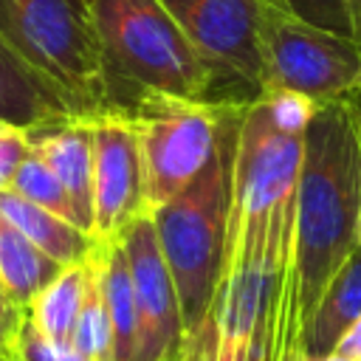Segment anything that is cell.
I'll return each instance as SVG.
<instances>
[{
  "label": "cell",
  "mask_w": 361,
  "mask_h": 361,
  "mask_svg": "<svg viewBox=\"0 0 361 361\" xmlns=\"http://www.w3.org/2000/svg\"><path fill=\"white\" fill-rule=\"evenodd\" d=\"M358 245L361 155L353 102H327L319 104L305 130L293 223L259 361H302L305 327L330 279Z\"/></svg>",
  "instance_id": "obj_1"
},
{
  "label": "cell",
  "mask_w": 361,
  "mask_h": 361,
  "mask_svg": "<svg viewBox=\"0 0 361 361\" xmlns=\"http://www.w3.org/2000/svg\"><path fill=\"white\" fill-rule=\"evenodd\" d=\"M110 110L141 102H214V79L161 0H90Z\"/></svg>",
  "instance_id": "obj_2"
},
{
  "label": "cell",
  "mask_w": 361,
  "mask_h": 361,
  "mask_svg": "<svg viewBox=\"0 0 361 361\" xmlns=\"http://www.w3.org/2000/svg\"><path fill=\"white\" fill-rule=\"evenodd\" d=\"M245 104L223 130V138L200 175L172 200L149 212L161 254L172 274L186 338L192 341L212 307L231 200V158Z\"/></svg>",
  "instance_id": "obj_3"
},
{
  "label": "cell",
  "mask_w": 361,
  "mask_h": 361,
  "mask_svg": "<svg viewBox=\"0 0 361 361\" xmlns=\"http://www.w3.org/2000/svg\"><path fill=\"white\" fill-rule=\"evenodd\" d=\"M11 45L79 116L110 113L90 0H6Z\"/></svg>",
  "instance_id": "obj_4"
},
{
  "label": "cell",
  "mask_w": 361,
  "mask_h": 361,
  "mask_svg": "<svg viewBox=\"0 0 361 361\" xmlns=\"http://www.w3.org/2000/svg\"><path fill=\"white\" fill-rule=\"evenodd\" d=\"M248 102H172L149 99L127 113L135 124L144 161L147 214L183 192L214 155L223 130Z\"/></svg>",
  "instance_id": "obj_5"
},
{
  "label": "cell",
  "mask_w": 361,
  "mask_h": 361,
  "mask_svg": "<svg viewBox=\"0 0 361 361\" xmlns=\"http://www.w3.org/2000/svg\"><path fill=\"white\" fill-rule=\"evenodd\" d=\"M262 90H293L316 104L361 99V45L271 6L262 17Z\"/></svg>",
  "instance_id": "obj_6"
},
{
  "label": "cell",
  "mask_w": 361,
  "mask_h": 361,
  "mask_svg": "<svg viewBox=\"0 0 361 361\" xmlns=\"http://www.w3.org/2000/svg\"><path fill=\"white\" fill-rule=\"evenodd\" d=\"M214 79V102L262 90V0H161Z\"/></svg>",
  "instance_id": "obj_7"
},
{
  "label": "cell",
  "mask_w": 361,
  "mask_h": 361,
  "mask_svg": "<svg viewBox=\"0 0 361 361\" xmlns=\"http://www.w3.org/2000/svg\"><path fill=\"white\" fill-rule=\"evenodd\" d=\"M93 118V237L96 243L121 237L141 214L144 161L135 124L127 113H99Z\"/></svg>",
  "instance_id": "obj_8"
},
{
  "label": "cell",
  "mask_w": 361,
  "mask_h": 361,
  "mask_svg": "<svg viewBox=\"0 0 361 361\" xmlns=\"http://www.w3.org/2000/svg\"><path fill=\"white\" fill-rule=\"evenodd\" d=\"M127 257L135 305L141 316V358L138 361H175L186 353V330L180 319L178 290L166 259L161 254L149 214H141L121 237Z\"/></svg>",
  "instance_id": "obj_9"
},
{
  "label": "cell",
  "mask_w": 361,
  "mask_h": 361,
  "mask_svg": "<svg viewBox=\"0 0 361 361\" xmlns=\"http://www.w3.org/2000/svg\"><path fill=\"white\" fill-rule=\"evenodd\" d=\"M37 152L68 192L79 226L93 234V118L71 116L28 130Z\"/></svg>",
  "instance_id": "obj_10"
},
{
  "label": "cell",
  "mask_w": 361,
  "mask_h": 361,
  "mask_svg": "<svg viewBox=\"0 0 361 361\" xmlns=\"http://www.w3.org/2000/svg\"><path fill=\"white\" fill-rule=\"evenodd\" d=\"M79 116L71 99L0 37V121L34 130Z\"/></svg>",
  "instance_id": "obj_11"
},
{
  "label": "cell",
  "mask_w": 361,
  "mask_h": 361,
  "mask_svg": "<svg viewBox=\"0 0 361 361\" xmlns=\"http://www.w3.org/2000/svg\"><path fill=\"white\" fill-rule=\"evenodd\" d=\"M102 299L113 333V361H138L141 358V316L135 305V290L127 268L121 240L96 243L93 251Z\"/></svg>",
  "instance_id": "obj_12"
},
{
  "label": "cell",
  "mask_w": 361,
  "mask_h": 361,
  "mask_svg": "<svg viewBox=\"0 0 361 361\" xmlns=\"http://www.w3.org/2000/svg\"><path fill=\"white\" fill-rule=\"evenodd\" d=\"M358 316H361V245L350 254V259L338 268V274L330 279L327 290L322 293L302 336V361L333 353Z\"/></svg>",
  "instance_id": "obj_13"
},
{
  "label": "cell",
  "mask_w": 361,
  "mask_h": 361,
  "mask_svg": "<svg viewBox=\"0 0 361 361\" xmlns=\"http://www.w3.org/2000/svg\"><path fill=\"white\" fill-rule=\"evenodd\" d=\"M0 214L6 220H11L42 254H48L62 268L85 262L96 248L93 234H87L76 223H68V220H62L45 209L28 203L14 189L0 192Z\"/></svg>",
  "instance_id": "obj_14"
},
{
  "label": "cell",
  "mask_w": 361,
  "mask_h": 361,
  "mask_svg": "<svg viewBox=\"0 0 361 361\" xmlns=\"http://www.w3.org/2000/svg\"><path fill=\"white\" fill-rule=\"evenodd\" d=\"M87 276H90L87 259L76 265H65L28 305V319L54 344L73 347V333H76V322L82 313Z\"/></svg>",
  "instance_id": "obj_15"
},
{
  "label": "cell",
  "mask_w": 361,
  "mask_h": 361,
  "mask_svg": "<svg viewBox=\"0 0 361 361\" xmlns=\"http://www.w3.org/2000/svg\"><path fill=\"white\" fill-rule=\"evenodd\" d=\"M59 271V262L42 254L11 220L0 214V282L20 307H28Z\"/></svg>",
  "instance_id": "obj_16"
},
{
  "label": "cell",
  "mask_w": 361,
  "mask_h": 361,
  "mask_svg": "<svg viewBox=\"0 0 361 361\" xmlns=\"http://www.w3.org/2000/svg\"><path fill=\"white\" fill-rule=\"evenodd\" d=\"M87 262H90V276H87V290H85L82 313L73 333V347L85 361H113V333H110V319L102 299L93 254L87 257Z\"/></svg>",
  "instance_id": "obj_17"
},
{
  "label": "cell",
  "mask_w": 361,
  "mask_h": 361,
  "mask_svg": "<svg viewBox=\"0 0 361 361\" xmlns=\"http://www.w3.org/2000/svg\"><path fill=\"white\" fill-rule=\"evenodd\" d=\"M307 25L350 37L361 45V0H262Z\"/></svg>",
  "instance_id": "obj_18"
},
{
  "label": "cell",
  "mask_w": 361,
  "mask_h": 361,
  "mask_svg": "<svg viewBox=\"0 0 361 361\" xmlns=\"http://www.w3.org/2000/svg\"><path fill=\"white\" fill-rule=\"evenodd\" d=\"M11 189H14L20 197H25L28 203H34V206H39V209H45V212H51V214H56V217H62V220L79 226L68 192L62 189L59 178L48 169V164H45L37 152H31V155L23 161V166H20L17 175H14ZM79 228H82V226H79Z\"/></svg>",
  "instance_id": "obj_19"
},
{
  "label": "cell",
  "mask_w": 361,
  "mask_h": 361,
  "mask_svg": "<svg viewBox=\"0 0 361 361\" xmlns=\"http://www.w3.org/2000/svg\"><path fill=\"white\" fill-rule=\"evenodd\" d=\"M28 155H31L28 130L0 121V192L11 189L17 169Z\"/></svg>",
  "instance_id": "obj_20"
},
{
  "label": "cell",
  "mask_w": 361,
  "mask_h": 361,
  "mask_svg": "<svg viewBox=\"0 0 361 361\" xmlns=\"http://www.w3.org/2000/svg\"><path fill=\"white\" fill-rule=\"evenodd\" d=\"M17 361H85L76 347H62L54 344L51 338H45L34 322L25 316L23 330H20V350H17Z\"/></svg>",
  "instance_id": "obj_21"
},
{
  "label": "cell",
  "mask_w": 361,
  "mask_h": 361,
  "mask_svg": "<svg viewBox=\"0 0 361 361\" xmlns=\"http://www.w3.org/2000/svg\"><path fill=\"white\" fill-rule=\"evenodd\" d=\"M28 316V307H20L0 282V361H17L20 330Z\"/></svg>",
  "instance_id": "obj_22"
},
{
  "label": "cell",
  "mask_w": 361,
  "mask_h": 361,
  "mask_svg": "<svg viewBox=\"0 0 361 361\" xmlns=\"http://www.w3.org/2000/svg\"><path fill=\"white\" fill-rule=\"evenodd\" d=\"M333 353H338V355H344V358H353V361H361V316L353 322V327L341 336V341L336 344V350Z\"/></svg>",
  "instance_id": "obj_23"
},
{
  "label": "cell",
  "mask_w": 361,
  "mask_h": 361,
  "mask_svg": "<svg viewBox=\"0 0 361 361\" xmlns=\"http://www.w3.org/2000/svg\"><path fill=\"white\" fill-rule=\"evenodd\" d=\"M353 124H355V141H358V155H361V99L353 102Z\"/></svg>",
  "instance_id": "obj_24"
},
{
  "label": "cell",
  "mask_w": 361,
  "mask_h": 361,
  "mask_svg": "<svg viewBox=\"0 0 361 361\" xmlns=\"http://www.w3.org/2000/svg\"><path fill=\"white\" fill-rule=\"evenodd\" d=\"M0 37L11 42V31H8V8H6V0H0Z\"/></svg>",
  "instance_id": "obj_25"
},
{
  "label": "cell",
  "mask_w": 361,
  "mask_h": 361,
  "mask_svg": "<svg viewBox=\"0 0 361 361\" xmlns=\"http://www.w3.org/2000/svg\"><path fill=\"white\" fill-rule=\"evenodd\" d=\"M305 361H353V358H344L338 353H327V355H319V358H305Z\"/></svg>",
  "instance_id": "obj_26"
},
{
  "label": "cell",
  "mask_w": 361,
  "mask_h": 361,
  "mask_svg": "<svg viewBox=\"0 0 361 361\" xmlns=\"http://www.w3.org/2000/svg\"><path fill=\"white\" fill-rule=\"evenodd\" d=\"M186 361H197V358H195V355L189 353V347H186Z\"/></svg>",
  "instance_id": "obj_27"
},
{
  "label": "cell",
  "mask_w": 361,
  "mask_h": 361,
  "mask_svg": "<svg viewBox=\"0 0 361 361\" xmlns=\"http://www.w3.org/2000/svg\"><path fill=\"white\" fill-rule=\"evenodd\" d=\"M175 361H186V353H183V355H180V358H175Z\"/></svg>",
  "instance_id": "obj_28"
}]
</instances>
